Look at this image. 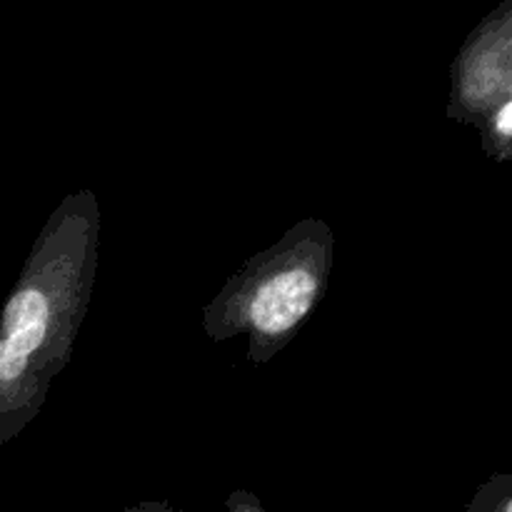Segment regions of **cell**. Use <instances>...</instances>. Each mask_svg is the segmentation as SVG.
<instances>
[{
  "label": "cell",
  "mask_w": 512,
  "mask_h": 512,
  "mask_svg": "<svg viewBox=\"0 0 512 512\" xmlns=\"http://www.w3.org/2000/svg\"><path fill=\"white\" fill-rule=\"evenodd\" d=\"M100 205L68 195L30 248L0 310V445L18 438L45 405L73 355L98 273Z\"/></svg>",
  "instance_id": "6da1fadb"
},
{
  "label": "cell",
  "mask_w": 512,
  "mask_h": 512,
  "mask_svg": "<svg viewBox=\"0 0 512 512\" xmlns=\"http://www.w3.org/2000/svg\"><path fill=\"white\" fill-rule=\"evenodd\" d=\"M335 263L328 223L308 218L250 258L203 310L210 340H248L250 363H268L318 308Z\"/></svg>",
  "instance_id": "7a4b0ae2"
},
{
  "label": "cell",
  "mask_w": 512,
  "mask_h": 512,
  "mask_svg": "<svg viewBox=\"0 0 512 512\" xmlns=\"http://www.w3.org/2000/svg\"><path fill=\"white\" fill-rule=\"evenodd\" d=\"M505 100H512V3L498 5L465 40L453 63L448 115L480 125Z\"/></svg>",
  "instance_id": "3957f363"
},
{
  "label": "cell",
  "mask_w": 512,
  "mask_h": 512,
  "mask_svg": "<svg viewBox=\"0 0 512 512\" xmlns=\"http://www.w3.org/2000/svg\"><path fill=\"white\" fill-rule=\"evenodd\" d=\"M480 138L483 150L495 163H512V100L493 110L485 120H480Z\"/></svg>",
  "instance_id": "277c9868"
},
{
  "label": "cell",
  "mask_w": 512,
  "mask_h": 512,
  "mask_svg": "<svg viewBox=\"0 0 512 512\" xmlns=\"http://www.w3.org/2000/svg\"><path fill=\"white\" fill-rule=\"evenodd\" d=\"M465 512H512V473L490 475L475 490Z\"/></svg>",
  "instance_id": "5b68a950"
},
{
  "label": "cell",
  "mask_w": 512,
  "mask_h": 512,
  "mask_svg": "<svg viewBox=\"0 0 512 512\" xmlns=\"http://www.w3.org/2000/svg\"><path fill=\"white\" fill-rule=\"evenodd\" d=\"M123 512H178L173 505L163 503V500H145V503L133 505V508H125ZM228 512H268L263 508L255 495L245 493V490H238L228 498Z\"/></svg>",
  "instance_id": "8992f818"
}]
</instances>
